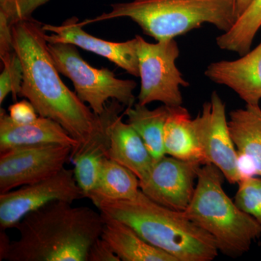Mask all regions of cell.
Returning <instances> with one entry per match:
<instances>
[{
  "label": "cell",
  "mask_w": 261,
  "mask_h": 261,
  "mask_svg": "<svg viewBox=\"0 0 261 261\" xmlns=\"http://www.w3.org/2000/svg\"><path fill=\"white\" fill-rule=\"evenodd\" d=\"M95 206L105 216L126 223L176 261H211L219 255L214 238L189 219L185 211L159 205L142 190L132 200H103Z\"/></svg>",
  "instance_id": "3957f363"
},
{
  "label": "cell",
  "mask_w": 261,
  "mask_h": 261,
  "mask_svg": "<svg viewBox=\"0 0 261 261\" xmlns=\"http://www.w3.org/2000/svg\"><path fill=\"white\" fill-rule=\"evenodd\" d=\"M51 145L70 146L71 154L79 147V142L70 137L57 122L39 116L32 123H15L4 109L0 112V153L21 147Z\"/></svg>",
  "instance_id": "5bb4252c"
},
{
  "label": "cell",
  "mask_w": 261,
  "mask_h": 261,
  "mask_svg": "<svg viewBox=\"0 0 261 261\" xmlns=\"http://www.w3.org/2000/svg\"><path fill=\"white\" fill-rule=\"evenodd\" d=\"M48 49L57 70L71 80L81 100L96 114L104 112L110 99L126 108L135 104V81L120 80L108 68H94L84 61L73 44L48 43Z\"/></svg>",
  "instance_id": "8992f818"
},
{
  "label": "cell",
  "mask_w": 261,
  "mask_h": 261,
  "mask_svg": "<svg viewBox=\"0 0 261 261\" xmlns=\"http://www.w3.org/2000/svg\"><path fill=\"white\" fill-rule=\"evenodd\" d=\"M3 70L0 75V104L4 102L9 94L16 100L23 83V69L17 53L13 51L2 57Z\"/></svg>",
  "instance_id": "cb8c5ba5"
},
{
  "label": "cell",
  "mask_w": 261,
  "mask_h": 261,
  "mask_svg": "<svg viewBox=\"0 0 261 261\" xmlns=\"http://www.w3.org/2000/svg\"><path fill=\"white\" fill-rule=\"evenodd\" d=\"M112 10L88 24L118 18H128L157 42L178 36L210 23L226 32L238 20L234 0H134L111 5Z\"/></svg>",
  "instance_id": "277c9868"
},
{
  "label": "cell",
  "mask_w": 261,
  "mask_h": 261,
  "mask_svg": "<svg viewBox=\"0 0 261 261\" xmlns=\"http://www.w3.org/2000/svg\"><path fill=\"white\" fill-rule=\"evenodd\" d=\"M166 154L181 161L205 164L190 113L181 106L170 107L164 127Z\"/></svg>",
  "instance_id": "ac0fdd59"
},
{
  "label": "cell",
  "mask_w": 261,
  "mask_h": 261,
  "mask_svg": "<svg viewBox=\"0 0 261 261\" xmlns=\"http://www.w3.org/2000/svg\"><path fill=\"white\" fill-rule=\"evenodd\" d=\"M228 121L230 134L241 161L261 176V108L246 105L234 110Z\"/></svg>",
  "instance_id": "e0dca14e"
},
{
  "label": "cell",
  "mask_w": 261,
  "mask_h": 261,
  "mask_svg": "<svg viewBox=\"0 0 261 261\" xmlns=\"http://www.w3.org/2000/svg\"><path fill=\"white\" fill-rule=\"evenodd\" d=\"M125 106L118 101L111 102V110L106 129L90 143L72 154L70 160L74 165V176L77 184L87 197L97 185L103 162L108 158L109 147V125L113 117L121 113Z\"/></svg>",
  "instance_id": "d6986e66"
},
{
  "label": "cell",
  "mask_w": 261,
  "mask_h": 261,
  "mask_svg": "<svg viewBox=\"0 0 261 261\" xmlns=\"http://www.w3.org/2000/svg\"><path fill=\"white\" fill-rule=\"evenodd\" d=\"M205 75L214 83L232 89L246 105L258 106L261 99V42L240 59L211 63Z\"/></svg>",
  "instance_id": "4fadbf2b"
},
{
  "label": "cell",
  "mask_w": 261,
  "mask_h": 261,
  "mask_svg": "<svg viewBox=\"0 0 261 261\" xmlns=\"http://www.w3.org/2000/svg\"><path fill=\"white\" fill-rule=\"evenodd\" d=\"M73 147L51 145L21 147L0 153V194L47 179L70 160Z\"/></svg>",
  "instance_id": "30bf717a"
},
{
  "label": "cell",
  "mask_w": 261,
  "mask_h": 261,
  "mask_svg": "<svg viewBox=\"0 0 261 261\" xmlns=\"http://www.w3.org/2000/svg\"><path fill=\"white\" fill-rule=\"evenodd\" d=\"M235 6H236V12L238 17L240 16L248 8L249 5L251 4L253 0H234Z\"/></svg>",
  "instance_id": "83f0119b"
},
{
  "label": "cell",
  "mask_w": 261,
  "mask_h": 261,
  "mask_svg": "<svg viewBox=\"0 0 261 261\" xmlns=\"http://www.w3.org/2000/svg\"><path fill=\"white\" fill-rule=\"evenodd\" d=\"M104 216L87 206L55 201L25 216L19 238L0 233V260L87 261L89 249L102 234Z\"/></svg>",
  "instance_id": "7a4b0ae2"
},
{
  "label": "cell",
  "mask_w": 261,
  "mask_h": 261,
  "mask_svg": "<svg viewBox=\"0 0 261 261\" xmlns=\"http://www.w3.org/2000/svg\"><path fill=\"white\" fill-rule=\"evenodd\" d=\"M234 202L242 211L251 216L261 228V178L249 176L239 182Z\"/></svg>",
  "instance_id": "603a6c76"
},
{
  "label": "cell",
  "mask_w": 261,
  "mask_h": 261,
  "mask_svg": "<svg viewBox=\"0 0 261 261\" xmlns=\"http://www.w3.org/2000/svg\"><path fill=\"white\" fill-rule=\"evenodd\" d=\"M169 111L170 107L165 105L149 110L147 106L137 103L124 111L128 123L140 136L154 161L166 155L164 127Z\"/></svg>",
  "instance_id": "44dd1931"
},
{
  "label": "cell",
  "mask_w": 261,
  "mask_h": 261,
  "mask_svg": "<svg viewBox=\"0 0 261 261\" xmlns=\"http://www.w3.org/2000/svg\"><path fill=\"white\" fill-rule=\"evenodd\" d=\"M43 24L32 18L12 24L13 48L23 65L19 96L32 103L39 116L59 123L79 142L80 150L106 129L108 111L97 115L65 85L45 39Z\"/></svg>",
  "instance_id": "6da1fadb"
},
{
  "label": "cell",
  "mask_w": 261,
  "mask_h": 261,
  "mask_svg": "<svg viewBox=\"0 0 261 261\" xmlns=\"http://www.w3.org/2000/svg\"><path fill=\"white\" fill-rule=\"evenodd\" d=\"M261 27V0H253L228 32L216 38L218 47L243 56L250 51Z\"/></svg>",
  "instance_id": "7402d4cb"
},
{
  "label": "cell",
  "mask_w": 261,
  "mask_h": 261,
  "mask_svg": "<svg viewBox=\"0 0 261 261\" xmlns=\"http://www.w3.org/2000/svg\"><path fill=\"white\" fill-rule=\"evenodd\" d=\"M103 216L101 238L109 244L121 261H176L169 254L147 243L126 223Z\"/></svg>",
  "instance_id": "2e32d148"
},
{
  "label": "cell",
  "mask_w": 261,
  "mask_h": 261,
  "mask_svg": "<svg viewBox=\"0 0 261 261\" xmlns=\"http://www.w3.org/2000/svg\"><path fill=\"white\" fill-rule=\"evenodd\" d=\"M224 177L214 164L202 165L195 193L185 213L214 238L219 252L238 257L249 251L252 243L260 238L261 228L226 195L223 189Z\"/></svg>",
  "instance_id": "5b68a950"
},
{
  "label": "cell",
  "mask_w": 261,
  "mask_h": 261,
  "mask_svg": "<svg viewBox=\"0 0 261 261\" xmlns=\"http://www.w3.org/2000/svg\"><path fill=\"white\" fill-rule=\"evenodd\" d=\"M49 0H0V14L10 25L23 18H32V13Z\"/></svg>",
  "instance_id": "d4e9b609"
},
{
  "label": "cell",
  "mask_w": 261,
  "mask_h": 261,
  "mask_svg": "<svg viewBox=\"0 0 261 261\" xmlns=\"http://www.w3.org/2000/svg\"><path fill=\"white\" fill-rule=\"evenodd\" d=\"M8 112L10 118L20 124L32 123L39 117L35 108L28 99H23L11 105L8 108Z\"/></svg>",
  "instance_id": "484cf974"
},
{
  "label": "cell",
  "mask_w": 261,
  "mask_h": 261,
  "mask_svg": "<svg viewBox=\"0 0 261 261\" xmlns=\"http://www.w3.org/2000/svg\"><path fill=\"white\" fill-rule=\"evenodd\" d=\"M43 29L53 33L45 34L48 43H68L107 58L117 66L135 76H140L137 54V39L123 42H113L89 34L83 30L80 20L75 17L65 20L61 25L43 24Z\"/></svg>",
  "instance_id": "7c38bea8"
},
{
  "label": "cell",
  "mask_w": 261,
  "mask_h": 261,
  "mask_svg": "<svg viewBox=\"0 0 261 261\" xmlns=\"http://www.w3.org/2000/svg\"><path fill=\"white\" fill-rule=\"evenodd\" d=\"M83 197L74 171L63 168L47 179L0 194V227L15 228L27 215L55 201L73 203Z\"/></svg>",
  "instance_id": "9c48e42d"
},
{
  "label": "cell",
  "mask_w": 261,
  "mask_h": 261,
  "mask_svg": "<svg viewBox=\"0 0 261 261\" xmlns=\"http://www.w3.org/2000/svg\"><path fill=\"white\" fill-rule=\"evenodd\" d=\"M202 164L166 155L154 161L140 190L150 200L171 210L185 211L195 193Z\"/></svg>",
  "instance_id": "8fae6325"
},
{
  "label": "cell",
  "mask_w": 261,
  "mask_h": 261,
  "mask_svg": "<svg viewBox=\"0 0 261 261\" xmlns=\"http://www.w3.org/2000/svg\"><path fill=\"white\" fill-rule=\"evenodd\" d=\"M193 124L205 164H214L230 184H238L244 178L240 157L228 128L226 104L217 92L203 105Z\"/></svg>",
  "instance_id": "ba28073f"
},
{
  "label": "cell",
  "mask_w": 261,
  "mask_h": 261,
  "mask_svg": "<svg viewBox=\"0 0 261 261\" xmlns=\"http://www.w3.org/2000/svg\"><path fill=\"white\" fill-rule=\"evenodd\" d=\"M137 39V54L141 79L138 103L147 106L161 102L168 107H177L183 103L180 87H189L176 65L179 48L174 39L152 44L140 36Z\"/></svg>",
  "instance_id": "52a82bcc"
},
{
  "label": "cell",
  "mask_w": 261,
  "mask_h": 261,
  "mask_svg": "<svg viewBox=\"0 0 261 261\" xmlns=\"http://www.w3.org/2000/svg\"><path fill=\"white\" fill-rule=\"evenodd\" d=\"M141 191L140 179L135 173L106 158L97 185L87 198L94 205L103 200H132Z\"/></svg>",
  "instance_id": "ffe728a7"
},
{
  "label": "cell",
  "mask_w": 261,
  "mask_h": 261,
  "mask_svg": "<svg viewBox=\"0 0 261 261\" xmlns=\"http://www.w3.org/2000/svg\"><path fill=\"white\" fill-rule=\"evenodd\" d=\"M87 261H121L109 244L99 238L96 240L88 252Z\"/></svg>",
  "instance_id": "4316f807"
},
{
  "label": "cell",
  "mask_w": 261,
  "mask_h": 261,
  "mask_svg": "<svg viewBox=\"0 0 261 261\" xmlns=\"http://www.w3.org/2000/svg\"><path fill=\"white\" fill-rule=\"evenodd\" d=\"M120 113L110 123L108 158L128 168L140 181H144L153 166V158L140 136L129 123L123 121Z\"/></svg>",
  "instance_id": "9a60e30c"
}]
</instances>
